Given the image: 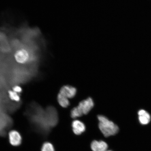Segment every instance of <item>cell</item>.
I'll list each match as a JSON object with an SVG mask.
<instances>
[{
    "mask_svg": "<svg viewBox=\"0 0 151 151\" xmlns=\"http://www.w3.org/2000/svg\"><path fill=\"white\" fill-rule=\"evenodd\" d=\"M99 121V128L105 137L114 135L119 131L118 126L114 122L109 120L106 116L100 115L98 116Z\"/></svg>",
    "mask_w": 151,
    "mask_h": 151,
    "instance_id": "cell-1",
    "label": "cell"
},
{
    "mask_svg": "<svg viewBox=\"0 0 151 151\" xmlns=\"http://www.w3.org/2000/svg\"><path fill=\"white\" fill-rule=\"evenodd\" d=\"M94 106V102L91 98L81 101L76 108L80 113L81 116L86 115L89 113Z\"/></svg>",
    "mask_w": 151,
    "mask_h": 151,
    "instance_id": "cell-2",
    "label": "cell"
},
{
    "mask_svg": "<svg viewBox=\"0 0 151 151\" xmlns=\"http://www.w3.org/2000/svg\"><path fill=\"white\" fill-rule=\"evenodd\" d=\"M29 56L27 51L24 49L17 51L14 54L15 59L17 62L22 64L27 63L29 59Z\"/></svg>",
    "mask_w": 151,
    "mask_h": 151,
    "instance_id": "cell-3",
    "label": "cell"
},
{
    "mask_svg": "<svg viewBox=\"0 0 151 151\" xmlns=\"http://www.w3.org/2000/svg\"><path fill=\"white\" fill-rule=\"evenodd\" d=\"M9 142L14 146H18L21 144L22 137L20 134L16 130H12L9 133Z\"/></svg>",
    "mask_w": 151,
    "mask_h": 151,
    "instance_id": "cell-4",
    "label": "cell"
},
{
    "mask_svg": "<svg viewBox=\"0 0 151 151\" xmlns=\"http://www.w3.org/2000/svg\"><path fill=\"white\" fill-rule=\"evenodd\" d=\"M76 93V88L73 86L66 85L62 87L59 93L68 99H71L75 97Z\"/></svg>",
    "mask_w": 151,
    "mask_h": 151,
    "instance_id": "cell-5",
    "label": "cell"
},
{
    "mask_svg": "<svg viewBox=\"0 0 151 151\" xmlns=\"http://www.w3.org/2000/svg\"><path fill=\"white\" fill-rule=\"evenodd\" d=\"M73 130L75 134L79 135L83 133L86 129L85 124L81 121L76 120L72 123Z\"/></svg>",
    "mask_w": 151,
    "mask_h": 151,
    "instance_id": "cell-6",
    "label": "cell"
},
{
    "mask_svg": "<svg viewBox=\"0 0 151 151\" xmlns=\"http://www.w3.org/2000/svg\"><path fill=\"white\" fill-rule=\"evenodd\" d=\"M91 147L93 151H107L108 145L103 141L95 140L91 143Z\"/></svg>",
    "mask_w": 151,
    "mask_h": 151,
    "instance_id": "cell-7",
    "label": "cell"
},
{
    "mask_svg": "<svg viewBox=\"0 0 151 151\" xmlns=\"http://www.w3.org/2000/svg\"><path fill=\"white\" fill-rule=\"evenodd\" d=\"M138 114L139 115V120L140 123L142 125H146L150 123L151 120L150 115L144 109L139 110Z\"/></svg>",
    "mask_w": 151,
    "mask_h": 151,
    "instance_id": "cell-8",
    "label": "cell"
},
{
    "mask_svg": "<svg viewBox=\"0 0 151 151\" xmlns=\"http://www.w3.org/2000/svg\"><path fill=\"white\" fill-rule=\"evenodd\" d=\"M57 100L60 106L63 108H67L70 104L69 99L60 93L58 94Z\"/></svg>",
    "mask_w": 151,
    "mask_h": 151,
    "instance_id": "cell-9",
    "label": "cell"
},
{
    "mask_svg": "<svg viewBox=\"0 0 151 151\" xmlns=\"http://www.w3.org/2000/svg\"><path fill=\"white\" fill-rule=\"evenodd\" d=\"M8 93L9 99L12 101L17 102L20 101L21 98L19 94L12 90L9 91Z\"/></svg>",
    "mask_w": 151,
    "mask_h": 151,
    "instance_id": "cell-10",
    "label": "cell"
},
{
    "mask_svg": "<svg viewBox=\"0 0 151 151\" xmlns=\"http://www.w3.org/2000/svg\"><path fill=\"white\" fill-rule=\"evenodd\" d=\"M41 151H55L53 146L51 143L46 142L43 143Z\"/></svg>",
    "mask_w": 151,
    "mask_h": 151,
    "instance_id": "cell-11",
    "label": "cell"
},
{
    "mask_svg": "<svg viewBox=\"0 0 151 151\" xmlns=\"http://www.w3.org/2000/svg\"><path fill=\"white\" fill-rule=\"evenodd\" d=\"M12 90L18 94L22 93V89L21 87L17 85L13 87Z\"/></svg>",
    "mask_w": 151,
    "mask_h": 151,
    "instance_id": "cell-12",
    "label": "cell"
},
{
    "mask_svg": "<svg viewBox=\"0 0 151 151\" xmlns=\"http://www.w3.org/2000/svg\"><path fill=\"white\" fill-rule=\"evenodd\" d=\"M111 151V150H108V151Z\"/></svg>",
    "mask_w": 151,
    "mask_h": 151,
    "instance_id": "cell-13",
    "label": "cell"
}]
</instances>
